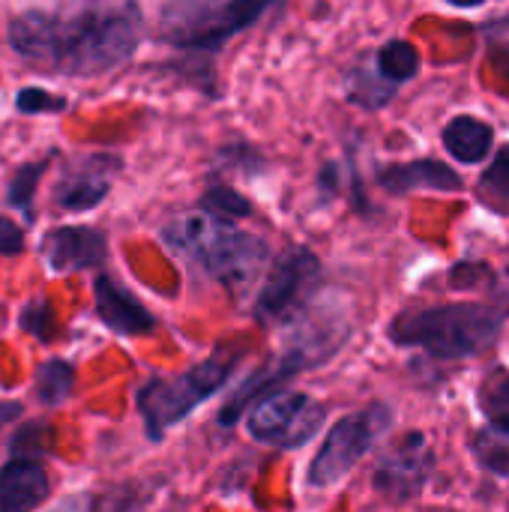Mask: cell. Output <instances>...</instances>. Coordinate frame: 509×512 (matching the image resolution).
I'll use <instances>...</instances> for the list:
<instances>
[{
  "mask_svg": "<svg viewBox=\"0 0 509 512\" xmlns=\"http://www.w3.org/2000/svg\"><path fill=\"white\" fill-rule=\"evenodd\" d=\"M21 249H24V231L6 216H0V255H18Z\"/></svg>",
  "mask_w": 509,
  "mask_h": 512,
  "instance_id": "obj_25",
  "label": "cell"
},
{
  "mask_svg": "<svg viewBox=\"0 0 509 512\" xmlns=\"http://www.w3.org/2000/svg\"><path fill=\"white\" fill-rule=\"evenodd\" d=\"M96 309L99 318L120 336H141L147 330L156 327L153 315L111 276H99L96 279Z\"/></svg>",
  "mask_w": 509,
  "mask_h": 512,
  "instance_id": "obj_11",
  "label": "cell"
},
{
  "mask_svg": "<svg viewBox=\"0 0 509 512\" xmlns=\"http://www.w3.org/2000/svg\"><path fill=\"white\" fill-rule=\"evenodd\" d=\"M435 456L429 450V441L414 432L405 441H399L378 465L375 471V489L390 498L393 504L411 501L420 495V489L426 486L429 474H432Z\"/></svg>",
  "mask_w": 509,
  "mask_h": 512,
  "instance_id": "obj_9",
  "label": "cell"
},
{
  "mask_svg": "<svg viewBox=\"0 0 509 512\" xmlns=\"http://www.w3.org/2000/svg\"><path fill=\"white\" fill-rule=\"evenodd\" d=\"M378 66H381L384 78L405 81V78H411L420 69V54H417V48L411 42H390V45L381 48Z\"/></svg>",
  "mask_w": 509,
  "mask_h": 512,
  "instance_id": "obj_19",
  "label": "cell"
},
{
  "mask_svg": "<svg viewBox=\"0 0 509 512\" xmlns=\"http://www.w3.org/2000/svg\"><path fill=\"white\" fill-rule=\"evenodd\" d=\"M477 195L492 210H509V147L498 153V159L489 165V171L480 177Z\"/></svg>",
  "mask_w": 509,
  "mask_h": 512,
  "instance_id": "obj_18",
  "label": "cell"
},
{
  "mask_svg": "<svg viewBox=\"0 0 509 512\" xmlns=\"http://www.w3.org/2000/svg\"><path fill=\"white\" fill-rule=\"evenodd\" d=\"M231 372H234V363L213 357L177 378H153L147 387H141L138 408H141L150 438L159 441L168 426L180 423L201 402H207L231 378Z\"/></svg>",
  "mask_w": 509,
  "mask_h": 512,
  "instance_id": "obj_5",
  "label": "cell"
},
{
  "mask_svg": "<svg viewBox=\"0 0 509 512\" xmlns=\"http://www.w3.org/2000/svg\"><path fill=\"white\" fill-rule=\"evenodd\" d=\"M45 159L42 162H30V165H24V168H18L15 171V177L9 180V204L12 207H18L24 216H30V204H33V192H36V183H39V177L45 174Z\"/></svg>",
  "mask_w": 509,
  "mask_h": 512,
  "instance_id": "obj_20",
  "label": "cell"
},
{
  "mask_svg": "<svg viewBox=\"0 0 509 512\" xmlns=\"http://www.w3.org/2000/svg\"><path fill=\"white\" fill-rule=\"evenodd\" d=\"M48 450V426H39V423H30L24 426L15 438H12V453L27 459V456H39Z\"/></svg>",
  "mask_w": 509,
  "mask_h": 512,
  "instance_id": "obj_24",
  "label": "cell"
},
{
  "mask_svg": "<svg viewBox=\"0 0 509 512\" xmlns=\"http://www.w3.org/2000/svg\"><path fill=\"white\" fill-rule=\"evenodd\" d=\"M15 105L24 114H48V111H63L66 99H60V96H54V93H48L42 87H24L15 96Z\"/></svg>",
  "mask_w": 509,
  "mask_h": 512,
  "instance_id": "obj_22",
  "label": "cell"
},
{
  "mask_svg": "<svg viewBox=\"0 0 509 512\" xmlns=\"http://www.w3.org/2000/svg\"><path fill=\"white\" fill-rule=\"evenodd\" d=\"M501 294H504V300H507V306H509V270H507V276H504V288H501Z\"/></svg>",
  "mask_w": 509,
  "mask_h": 512,
  "instance_id": "obj_26",
  "label": "cell"
},
{
  "mask_svg": "<svg viewBox=\"0 0 509 512\" xmlns=\"http://www.w3.org/2000/svg\"><path fill=\"white\" fill-rule=\"evenodd\" d=\"M201 207L210 213V216H216V219H237V216H249L252 213V207H249V201L246 198H240L234 189H228V186H213L204 198H201Z\"/></svg>",
  "mask_w": 509,
  "mask_h": 512,
  "instance_id": "obj_21",
  "label": "cell"
},
{
  "mask_svg": "<svg viewBox=\"0 0 509 512\" xmlns=\"http://www.w3.org/2000/svg\"><path fill=\"white\" fill-rule=\"evenodd\" d=\"M117 159L111 156H90L78 168L66 174L57 189V204L66 210H90L108 195V177L114 174Z\"/></svg>",
  "mask_w": 509,
  "mask_h": 512,
  "instance_id": "obj_13",
  "label": "cell"
},
{
  "mask_svg": "<svg viewBox=\"0 0 509 512\" xmlns=\"http://www.w3.org/2000/svg\"><path fill=\"white\" fill-rule=\"evenodd\" d=\"M141 36V12L132 3H75L27 9L12 18V48L69 75H102L126 63Z\"/></svg>",
  "mask_w": 509,
  "mask_h": 512,
  "instance_id": "obj_1",
  "label": "cell"
},
{
  "mask_svg": "<svg viewBox=\"0 0 509 512\" xmlns=\"http://www.w3.org/2000/svg\"><path fill=\"white\" fill-rule=\"evenodd\" d=\"M387 426H390V411L384 405H375L363 414H351V417L339 420L330 429L318 459L309 468V483L330 486V483L342 480L369 453V447Z\"/></svg>",
  "mask_w": 509,
  "mask_h": 512,
  "instance_id": "obj_6",
  "label": "cell"
},
{
  "mask_svg": "<svg viewBox=\"0 0 509 512\" xmlns=\"http://www.w3.org/2000/svg\"><path fill=\"white\" fill-rule=\"evenodd\" d=\"M324 423V408L306 393H279L261 399L249 417L255 441L270 447H303Z\"/></svg>",
  "mask_w": 509,
  "mask_h": 512,
  "instance_id": "obj_7",
  "label": "cell"
},
{
  "mask_svg": "<svg viewBox=\"0 0 509 512\" xmlns=\"http://www.w3.org/2000/svg\"><path fill=\"white\" fill-rule=\"evenodd\" d=\"M318 258L300 246L294 249H285L276 264L270 267L267 273V282L258 294V303H255V312L261 321H276L282 318L318 279Z\"/></svg>",
  "mask_w": 509,
  "mask_h": 512,
  "instance_id": "obj_8",
  "label": "cell"
},
{
  "mask_svg": "<svg viewBox=\"0 0 509 512\" xmlns=\"http://www.w3.org/2000/svg\"><path fill=\"white\" fill-rule=\"evenodd\" d=\"M21 327H24L30 336L42 339V342L51 339V309H48V300H45V297L30 300V303L24 306V312H21Z\"/></svg>",
  "mask_w": 509,
  "mask_h": 512,
  "instance_id": "obj_23",
  "label": "cell"
},
{
  "mask_svg": "<svg viewBox=\"0 0 509 512\" xmlns=\"http://www.w3.org/2000/svg\"><path fill=\"white\" fill-rule=\"evenodd\" d=\"M381 186L393 195H405L411 189H438V192H456L462 189V177L447 168L444 162L435 159H420V162H405V165H390L381 171Z\"/></svg>",
  "mask_w": 509,
  "mask_h": 512,
  "instance_id": "obj_14",
  "label": "cell"
},
{
  "mask_svg": "<svg viewBox=\"0 0 509 512\" xmlns=\"http://www.w3.org/2000/svg\"><path fill=\"white\" fill-rule=\"evenodd\" d=\"M72 384H75V375H72V366L63 363V360H48L39 366L36 372V396L42 399V405L54 408V405H63L72 393Z\"/></svg>",
  "mask_w": 509,
  "mask_h": 512,
  "instance_id": "obj_17",
  "label": "cell"
},
{
  "mask_svg": "<svg viewBox=\"0 0 509 512\" xmlns=\"http://www.w3.org/2000/svg\"><path fill=\"white\" fill-rule=\"evenodd\" d=\"M504 318L486 306H441L405 312L390 324V339L405 348H423L438 360H462L489 348L501 333Z\"/></svg>",
  "mask_w": 509,
  "mask_h": 512,
  "instance_id": "obj_3",
  "label": "cell"
},
{
  "mask_svg": "<svg viewBox=\"0 0 509 512\" xmlns=\"http://www.w3.org/2000/svg\"><path fill=\"white\" fill-rule=\"evenodd\" d=\"M48 498V474L33 459L0 468V512H33Z\"/></svg>",
  "mask_w": 509,
  "mask_h": 512,
  "instance_id": "obj_12",
  "label": "cell"
},
{
  "mask_svg": "<svg viewBox=\"0 0 509 512\" xmlns=\"http://www.w3.org/2000/svg\"><path fill=\"white\" fill-rule=\"evenodd\" d=\"M165 240L204 273L231 288L249 285L267 261V246L258 237L243 234L231 222L216 219L210 213L183 216L171 222L165 228Z\"/></svg>",
  "mask_w": 509,
  "mask_h": 512,
  "instance_id": "obj_2",
  "label": "cell"
},
{
  "mask_svg": "<svg viewBox=\"0 0 509 512\" xmlns=\"http://www.w3.org/2000/svg\"><path fill=\"white\" fill-rule=\"evenodd\" d=\"M492 141H495L492 126L477 117H456L444 129V144L459 162H480L489 153Z\"/></svg>",
  "mask_w": 509,
  "mask_h": 512,
  "instance_id": "obj_15",
  "label": "cell"
},
{
  "mask_svg": "<svg viewBox=\"0 0 509 512\" xmlns=\"http://www.w3.org/2000/svg\"><path fill=\"white\" fill-rule=\"evenodd\" d=\"M480 405L492 432L509 435V372H495L480 387Z\"/></svg>",
  "mask_w": 509,
  "mask_h": 512,
  "instance_id": "obj_16",
  "label": "cell"
},
{
  "mask_svg": "<svg viewBox=\"0 0 509 512\" xmlns=\"http://www.w3.org/2000/svg\"><path fill=\"white\" fill-rule=\"evenodd\" d=\"M108 258V246L102 231L87 228V225H69L57 228L45 237V261L57 273H72V270H87L96 267Z\"/></svg>",
  "mask_w": 509,
  "mask_h": 512,
  "instance_id": "obj_10",
  "label": "cell"
},
{
  "mask_svg": "<svg viewBox=\"0 0 509 512\" xmlns=\"http://www.w3.org/2000/svg\"><path fill=\"white\" fill-rule=\"evenodd\" d=\"M267 12V3L255 0H231V3H207L186 0L168 3L159 18V33L165 42L177 48H219L228 36L249 27L258 15Z\"/></svg>",
  "mask_w": 509,
  "mask_h": 512,
  "instance_id": "obj_4",
  "label": "cell"
}]
</instances>
